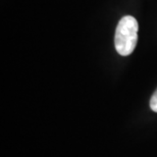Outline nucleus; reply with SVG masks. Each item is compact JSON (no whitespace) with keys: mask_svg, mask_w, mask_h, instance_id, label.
Segmentation results:
<instances>
[{"mask_svg":"<svg viewBox=\"0 0 157 157\" xmlns=\"http://www.w3.org/2000/svg\"><path fill=\"white\" fill-rule=\"evenodd\" d=\"M139 25L132 15H125L118 21L114 36V45L118 54L128 56L133 53L138 42Z\"/></svg>","mask_w":157,"mask_h":157,"instance_id":"obj_1","label":"nucleus"},{"mask_svg":"<svg viewBox=\"0 0 157 157\" xmlns=\"http://www.w3.org/2000/svg\"><path fill=\"white\" fill-rule=\"evenodd\" d=\"M150 108L154 112H157V89L151 96V99H150Z\"/></svg>","mask_w":157,"mask_h":157,"instance_id":"obj_2","label":"nucleus"}]
</instances>
